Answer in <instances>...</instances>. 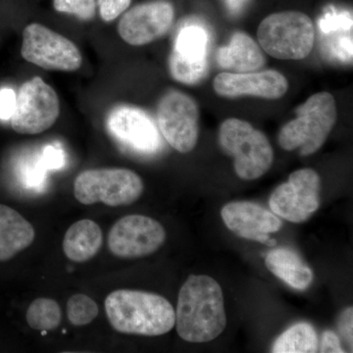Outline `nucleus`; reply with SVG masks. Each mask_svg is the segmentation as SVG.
Wrapping results in <instances>:
<instances>
[{
	"instance_id": "obj_1",
	"label": "nucleus",
	"mask_w": 353,
	"mask_h": 353,
	"mask_svg": "<svg viewBox=\"0 0 353 353\" xmlns=\"http://www.w3.org/2000/svg\"><path fill=\"white\" fill-rule=\"evenodd\" d=\"M175 317L176 333L183 341L215 340L227 325L220 285L209 276H190L179 292Z\"/></svg>"
},
{
	"instance_id": "obj_2",
	"label": "nucleus",
	"mask_w": 353,
	"mask_h": 353,
	"mask_svg": "<svg viewBox=\"0 0 353 353\" xmlns=\"http://www.w3.org/2000/svg\"><path fill=\"white\" fill-rule=\"evenodd\" d=\"M111 326L122 334L157 336L175 326V309L165 297L143 290H118L106 297Z\"/></svg>"
},
{
	"instance_id": "obj_3",
	"label": "nucleus",
	"mask_w": 353,
	"mask_h": 353,
	"mask_svg": "<svg viewBox=\"0 0 353 353\" xmlns=\"http://www.w3.org/2000/svg\"><path fill=\"white\" fill-rule=\"evenodd\" d=\"M296 119L290 121L279 132L281 148L288 152L299 148L303 157L322 148L336 120V104L329 92H319L296 109Z\"/></svg>"
},
{
	"instance_id": "obj_4",
	"label": "nucleus",
	"mask_w": 353,
	"mask_h": 353,
	"mask_svg": "<svg viewBox=\"0 0 353 353\" xmlns=\"http://www.w3.org/2000/svg\"><path fill=\"white\" fill-rule=\"evenodd\" d=\"M219 143L223 152L234 157V171L243 180L260 178L273 163V148L268 139L245 121H224L219 129Z\"/></svg>"
},
{
	"instance_id": "obj_5",
	"label": "nucleus",
	"mask_w": 353,
	"mask_h": 353,
	"mask_svg": "<svg viewBox=\"0 0 353 353\" xmlns=\"http://www.w3.org/2000/svg\"><path fill=\"white\" fill-rule=\"evenodd\" d=\"M257 39L272 57L301 60L310 54L314 46V25L306 14L299 11L274 13L259 25Z\"/></svg>"
},
{
	"instance_id": "obj_6",
	"label": "nucleus",
	"mask_w": 353,
	"mask_h": 353,
	"mask_svg": "<svg viewBox=\"0 0 353 353\" xmlns=\"http://www.w3.org/2000/svg\"><path fill=\"white\" fill-rule=\"evenodd\" d=\"M143 192L141 176L128 169H94L83 171L74 183L77 201L85 205L101 202L105 205H130Z\"/></svg>"
},
{
	"instance_id": "obj_7",
	"label": "nucleus",
	"mask_w": 353,
	"mask_h": 353,
	"mask_svg": "<svg viewBox=\"0 0 353 353\" xmlns=\"http://www.w3.org/2000/svg\"><path fill=\"white\" fill-rule=\"evenodd\" d=\"M59 110L55 90L43 79L36 77L21 87L11 125L19 134H41L57 122Z\"/></svg>"
},
{
	"instance_id": "obj_8",
	"label": "nucleus",
	"mask_w": 353,
	"mask_h": 353,
	"mask_svg": "<svg viewBox=\"0 0 353 353\" xmlns=\"http://www.w3.org/2000/svg\"><path fill=\"white\" fill-rule=\"evenodd\" d=\"M21 53L26 61L46 70L76 71L82 65L73 41L39 24L25 28Z\"/></svg>"
},
{
	"instance_id": "obj_9",
	"label": "nucleus",
	"mask_w": 353,
	"mask_h": 353,
	"mask_svg": "<svg viewBox=\"0 0 353 353\" xmlns=\"http://www.w3.org/2000/svg\"><path fill=\"white\" fill-rule=\"evenodd\" d=\"M199 111L189 95L176 90L167 92L157 108V122L167 143L181 153L196 148L199 134Z\"/></svg>"
},
{
	"instance_id": "obj_10",
	"label": "nucleus",
	"mask_w": 353,
	"mask_h": 353,
	"mask_svg": "<svg viewBox=\"0 0 353 353\" xmlns=\"http://www.w3.org/2000/svg\"><path fill=\"white\" fill-rule=\"evenodd\" d=\"M319 175L312 169H301L274 190L269 205L274 214L290 222H305L319 208Z\"/></svg>"
},
{
	"instance_id": "obj_11",
	"label": "nucleus",
	"mask_w": 353,
	"mask_h": 353,
	"mask_svg": "<svg viewBox=\"0 0 353 353\" xmlns=\"http://www.w3.org/2000/svg\"><path fill=\"white\" fill-rule=\"evenodd\" d=\"M166 232L158 221L145 215H128L111 228L108 248L120 259H139L159 250Z\"/></svg>"
},
{
	"instance_id": "obj_12",
	"label": "nucleus",
	"mask_w": 353,
	"mask_h": 353,
	"mask_svg": "<svg viewBox=\"0 0 353 353\" xmlns=\"http://www.w3.org/2000/svg\"><path fill=\"white\" fill-rule=\"evenodd\" d=\"M209 41L210 34L204 26L190 23L181 28L169 58V70L176 81L194 85L206 76Z\"/></svg>"
},
{
	"instance_id": "obj_13",
	"label": "nucleus",
	"mask_w": 353,
	"mask_h": 353,
	"mask_svg": "<svg viewBox=\"0 0 353 353\" xmlns=\"http://www.w3.org/2000/svg\"><path fill=\"white\" fill-rule=\"evenodd\" d=\"M173 20L174 8L169 2L141 4L124 14L118 25V32L131 46H145L163 37Z\"/></svg>"
},
{
	"instance_id": "obj_14",
	"label": "nucleus",
	"mask_w": 353,
	"mask_h": 353,
	"mask_svg": "<svg viewBox=\"0 0 353 353\" xmlns=\"http://www.w3.org/2000/svg\"><path fill=\"white\" fill-rule=\"evenodd\" d=\"M228 229L240 238L275 246L277 241L269 234L282 228V221L270 211L250 201L230 202L221 210Z\"/></svg>"
},
{
	"instance_id": "obj_15",
	"label": "nucleus",
	"mask_w": 353,
	"mask_h": 353,
	"mask_svg": "<svg viewBox=\"0 0 353 353\" xmlns=\"http://www.w3.org/2000/svg\"><path fill=\"white\" fill-rule=\"evenodd\" d=\"M108 125L114 138L134 152L150 154L157 152L161 145L157 127L141 109L115 108L109 115Z\"/></svg>"
},
{
	"instance_id": "obj_16",
	"label": "nucleus",
	"mask_w": 353,
	"mask_h": 353,
	"mask_svg": "<svg viewBox=\"0 0 353 353\" xmlns=\"http://www.w3.org/2000/svg\"><path fill=\"white\" fill-rule=\"evenodd\" d=\"M213 87L216 94L227 99L250 95L265 99H278L288 92L289 83L280 72L266 70L248 73H221Z\"/></svg>"
},
{
	"instance_id": "obj_17",
	"label": "nucleus",
	"mask_w": 353,
	"mask_h": 353,
	"mask_svg": "<svg viewBox=\"0 0 353 353\" xmlns=\"http://www.w3.org/2000/svg\"><path fill=\"white\" fill-rule=\"evenodd\" d=\"M216 62L222 68L236 73L255 72L265 64L263 53L248 34L234 32L226 46H222L216 53Z\"/></svg>"
},
{
	"instance_id": "obj_18",
	"label": "nucleus",
	"mask_w": 353,
	"mask_h": 353,
	"mask_svg": "<svg viewBox=\"0 0 353 353\" xmlns=\"http://www.w3.org/2000/svg\"><path fill=\"white\" fill-rule=\"evenodd\" d=\"M34 236L31 223L13 208L0 204V261H7L29 248Z\"/></svg>"
},
{
	"instance_id": "obj_19",
	"label": "nucleus",
	"mask_w": 353,
	"mask_h": 353,
	"mask_svg": "<svg viewBox=\"0 0 353 353\" xmlns=\"http://www.w3.org/2000/svg\"><path fill=\"white\" fill-rule=\"evenodd\" d=\"M103 243L101 227L92 220L83 219L74 223L67 230L63 250L67 259L74 262L88 261L97 255Z\"/></svg>"
},
{
	"instance_id": "obj_20",
	"label": "nucleus",
	"mask_w": 353,
	"mask_h": 353,
	"mask_svg": "<svg viewBox=\"0 0 353 353\" xmlns=\"http://www.w3.org/2000/svg\"><path fill=\"white\" fill-rule=\"evenodd\" d=\"M265 264L272 274L292 289L304 290L312 284L313 272L310 267L299 254L288 248L271 250L265 259Z\"/></svg>"
},
{
	"instance_id": "obj_21",
	"label": "nucleus",
	"mask_w": 353,
	"mask_h": 353,
	"mask_svg": "<svg viewBox=\"0 0 353 353\" xmlns=\"http://www.w3.org/2000/svg\"><path fill=\"white\" fill-rule=\"evenodd\" d=\"M318 352V338L312 325L297 323L284 332L272 347L274 353H310Z\"/></svg>"
},
{
	"instance_id": "obj_22",
	"label": "nucleus",
	"mask_w": 353,
	"mask_h": 353,
	"mask_svg": "<svg viewBox=\"0 0 353 353\" xmlns=\"http://www.w3.org/2000/svg\"><path fill=\"white\" fill-rule=\"evenodd\" d=\"M26 320L37 331H52L61 323V308L53 299H37L28 308Z\"/></svg>"
},
{
	"instance_id": "obj_23",
	"label": "nucleus",
	"mask_w": 353,
	"mask_h": 353,
	"mask_svg": "<svg viewBox=\"0 0 353 353\" xmlns=\"http://www.w3.org/2000/svg\"><path fill=\"white\" fill-rule=\"evenodd\" d=\"M99 315V307L94 299L87 294H77L67 303V317L74 326H85Z\"/></svg>"
},
{
	"instance_id": "obj_24",
	"label": "nucleus",
	"mask_w": 353,
	"mask_h": 353,
	"mask_svg": "<svg viewBox=\"0 0 353 353\" xmlns=\"http://www.w3.org/2000/svg\"><path fill=\"white\" fill-rule=\"evenodd\" d=\"M48 168L44 165L41 155L34 159L26 160L20 165L19 179L25 188L30 190L43 189L46 182Z\"/></svg>"
},
{
	"instance_id": "obj_25",
	"label": "nucleus",
	"mask_w": 353,
	"mask_h": 353,
	"mask_svg": "<svg viewBox=\"0 0 353 353\" xmlns=\"http://www.w3.org/2000/svg\"><path fill=\"white\" fill-rule=\"evenodd\" d=\"M319 29L323 34L340 31H352V15L348 11H340L331 7L320 18Z\"/></svg>"
},
{
	"instance_id": "obj_26",
	"label": "nucleus",
	"mask_w": 353,
	"mask_h": 353,
	"mask_svg": "<svg viewBox=\"0 0 353 353\" xmlns=\"http://www.w3.org/2000/svg\"><path fill=\"white\" fill-rule=\"evenodd\" d=\"M58 12L74 14L83 20L92 19L95 15V0H53Z\"/></svg>"
},
{
	"instance_id": "obj_27",
	"label": "nucleus",
	"mask_w": 353,
	"mask_h": 353,
	"mask_svg": "<svg viewBox=\"0 0 353 353\" xmlns=\"http://www.w3.org/2000/svg\"><path fill=\"white\" fill-rule=\"evenodd\" d=\"M131 4V0H99V12L102 20L111 22L119 17L127 10Z\"/></svg>"
},
{
	"instance_id": "obj_28",
	"label": "nucleus",
	"mask_w": 353,
	"mask_h": 353,
	"mask_svg": "<svg viewBox=\"0 0 353 353\" xmlns=\"http://www.w3.org/2000/svg\"><path fill=\"white\" fill-rule=\"evenodd\" d=\"M41 159L48 170H58L63 168L65 165V154L61 148L55 145H48L41 153Z\"/></svg>"
},
{
	"instance_id": "obj_29",
	"label": "nucleus",
	"mask_w": 353,
	"mask_h": 353,
	"mask_svg": "<svg viewBox=\"0 0 353 353\" xmlns=\"http://www.w3.org/2000/svg\"><path fill=\"white\" fill-rule=\"evenodd\" d=\"M16 99L15 92L11 88H6L0 90V119H11L16 108Z\"/></svg>"
},
{
	"instance_id": "obj_30",
	"label": "nucleus",
	"mask_w": 353,
	"mask_h": 353,
	"mask_svg": "<svg viewBox=\"0 0 353 353\" xmlns=\"http://www.w3.org/2000/svg\"><path fill=\"white\" fill-rule=\"evenodd\" d=\"M352 307H348L343 311L339 319L338 328L343 340L347 341L350 348H352Z\"/></svg>"
},
{
	"instance_id": "obj_31",
	"label": "nucleus",
	"mask_w": 353,
	"mask_h": 353,
	"mask_svg": "<svg viewBox=\"0 0 353 353\" xmlns=\"http://www.w3.org/2000/svg\"><path fill=\"white\" fill-rule=\"evenodd\" d=\"M320 352L341 353L345 352L341 345L340 339L334 332H324L322 336L321 345H320Z\"/></svg>"
},
{
	"instance_id": "obj_32",
	"label": "nucleus",
	"mask_w": 353,
	"mask_h": 353,
	"mask_svg": "<svg viewBox=\"0 0 353 353\" xmlns=\"http://www.w3.org/2000/svg\"><path fill=\"white\" fill-rule=\"evenodd\" d=\"M250 0H225L228 9L233 15H238L245 9Z\"/></svg>"
}]
</instances>
